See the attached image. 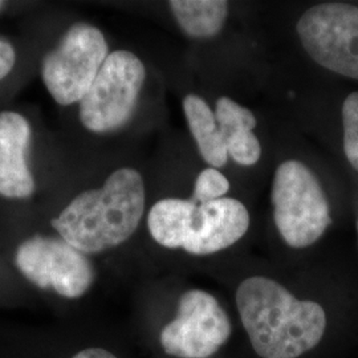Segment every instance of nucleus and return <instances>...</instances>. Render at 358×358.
Segmentation results:
<instances>
[{"label":"nucleus","mask_w":358,"mask_h":358,"mask_svg":"<svg viewBox=\"0 0 358 358\" xmlns=\"http://www.w3.org/2000/svg\"><path fill=\"white\" fill-rule=\"evenodd\" d=\"M236 306L252 348L262 358H297L317 345L327 328L320 304L296 299L268 278L245 279Z\"/></svg>","instance_id":"1"},{"label":"nucleus","mask_w":358,"mask_h":358,"mask_svg":"<svg viewBox=\"0 0 358 358\" xmlns=\"http://www.w3.org/2000/svg\"><path fill=\"white\" fill-rule=\"evenodd\" d=\"M145 201L141 174L121 167L100 189L80 192L52 219V227L81 254H100L125 243L137 231Z\"/></svg>","instance_id":"2"},{"label":"nucleus","mask_w":358,"mask_h":358,"mask_svg":"<svg viewBox=\"0 0 358 358\" xmlns=\"http://www.w3.org/2000/svg\"><path fill=\"white\" fill-rule=\"evenodd\" d=\"M272 203L275 224L284 242L294 248L316 243L332 222L319 179L300 161L291 159L276 169Z\"/></svg>","instance_id":"3"},{"label":"nucleus","mask_w":358,"mask_h":358,"mask_svg":"<svg viewBox=\"0 0 358 358\" xmlns=\"http://www.w3.org/2000/svg\"><path fill=\"white\" fill-rule=\"evenodd\" d=\"M108 56L106 38L97 27H71L41 62V78L52 99L63 106L80 103Z\"/></svg>","instance_id":"4"},{"label":"nucleus","mask_w":358,"mask_h":358,"mask_svg":"<svg viewBox=\"0 0 358 358\" xmlns=\"http://www.w3.org/2000/svg\"><path fill=\"white\" fill-rule=\"evenodd\" d=\"M146 69L138 56L120 50L109 53L88 93L80 101V121L93 133L125 127L138 105Z\"/></svg>","instance_id":"5"},{"label":"nucleus","mask_w":358,"mask_h":358,"mask_svg":"<svg viewBox=\"0 0 358 358\" xmlns=\"http://www.w3.org/2000/svg\"><path fill=\"white\" fill-rule=\"evenodd\" d=\"M296 31L304 50L317 64L358 80L357 6H313L300 17Z\"/></svg>","instance_id":"6"},{"label":"nucleus","mask_w":358,"mask_h":358,"mask_svg":"<svg viewBox=\"0 0 358 358\" xmlns=\"http://www.w3.org/2000/svg\"><path fill=\"white\" fill-rule=\"evenodd\" d=\"M16 267L27 280L41 289L53 291L65 299H78L94 282V268L87 255L62 238L36 235L16 250Z\"/></svg>","instance_id":"7"},{"label":"nucleus","mask_w":358,"mask_h":358,"mask_svg":"<svg viewBox=\"0 0 358 358\" xmlns=\"http://www.w3.org/2000/svg\"><path fill=\"white\" fill-rule=\"evenodd\" d=\"M232 332L230 317L213 294L190 289L180 296L176 319L161 331L167 355L208 358L224 345Z\"/></svg>","instance_id":"8"},{"label":"nucleus","mask_w":358,"mask_h":358,"mask_svg":"<svg viewBox=\"0 0 358 358\" xmlns=\"http://www.w3.org/2000/svg\"><path fill=\"white\" fill-rule=\"evenodd\" d=\"M250 227L247 207L234 198L198 206L182 248L192 255H210L241 241Z\"/></svg>","instance_id":"9"},{"label":"nucleus","mask_w":358,"mask_h":358,"mask_svg":"<svg viewBox=\"0 0 358 358\" xmlns=\"http://www.w3.org/2000/svg\"><path fill=\"white\" fill-rule=\"evenodd\" d=\"M32 129L24 115L0 112V195L26 199L35 192V179L28 165Z\"/></svg>","instance_id":"10"},{"label":"nucleus","mask_w":358,"mask_h":358,"mask_svg":"<svg viewBox=\"0 0 358 358\" xmlns=\"http://www.w3.org/2000/svg\"><path fill=\"white\" fill-rule=\"evenodd\" d=\"M215 117L231 158L243 166L255 165L260 159L262 146L252 133L257 125L254 113L229 97H220Z\"/></svg>","instance_id":"11"},{"label":"nucleus","mask_w":358,"mask_h":358,"mask_svg":"<svg viewBox=\"0 0 358 358\" xmlns=\"http://www.w3.org/2000/svg\"><path fill=\"white\" fill-rule=\"evenodd\" d=\"M183 110L202 158L215 169L224 166L229 159V153L217 127L215 112L211 110L202 97L192 93L185 97Z\"/></svg>","instance_id":"12"},{"label":"nucleus","mask_w":358,"mask_h":358,"mask_svg":"<svg viewBox=\"0 0 358 358\" xmlns=\"http://www.w3.org/2000/svg\"><path fill=\"white\" fill-rule=\"evenodd\" d=\"M196 208L192 199L158 201L148 215V227L154 241L166 248H182Z\"/></svg>","instance_id":"13"},{"label":"nucleus","mask_w":358,"mask_h":358,"mask_svg":"<svg viewBox=\"0 0 358 358\" xmlns=\"http://www.w3.org/2000/svg\"><path fill=\"white\" fill-rule=\"evenodd\" d=\"M169 6L183 32L194 38L217 36L229 15L223 0H173Z\"/></svg>","instance_id":"14"},{"label":"nucleus","mask_w":358,"mask_h":358,"mask_svg":"<svg viewBox=\"0 0 358 358\" xmlns=\"http://www.w3.org/2000/svg\"><path fill=\"white\" fill-rule=\"evenodd\" d=\"M344 152L349 164L358 171V92L350 93L343 103Z\"/></svg>","instance_id":"15"},{"label":"nucleus","mask_w":358,"mask_h":358,"mask_svg":"<svg viewBox=\"0 0 358 358\" xmlns=\"http://www.w3.org/2000/svg\"><path fill=\"white\" fill-rule=\"evenodd\" d=\"M230 190V182L215 167H207L195 180L194 187V202L208 203L224 198Z\"/></svg>","instance_id":"16"},{"label":"nucleus","mask_w":358,"mask_h":358,"mask_svg":"<svg viewBox=\"0 0 358 358\" xmlns=\"http://www.w3.org/2000/svg\"><path fill=\"white\" fill-rule=\"evenodd\" d=\"M15 64L16 51L13 44L8 40L0 38V81L13 72Z\"/></svg>","instance_id":"17"},{"label":"nucleus","mask_w":358,"mask_h":358,"mask_svg":"<svg viewBox=\"0 0 358 358\" xmlns=\"http://www.w3.org/2000/svg\"><path fill=\"white\" fill-rule=\"evenodd\" d=\"M72 358H117L113 353L103 348H88L76 353Z\"/></svg>","instance_id":"18"},{"label":"nucleus","mask_w":358,"mask_h":358,"mask_svg":"<svg viewBox=\"0 0 358 358\" xmlns=\"http://www.w3.org/2000/svg\"><path fill=\"white\" fill-rule=\"evenodd\" d=\"M4 4H6V3H4V1H0V10H1V8H3V7H4Z\"/></svg>","instance_id":"19"},{"label":"nucleus","mask_w":358,"mask_h":358,"mask_svg":"<svg viewBox=\"0 0 358 358\" xmlns=\"http://www.w3.org/2000/svg\"><path fill=\"white\" fill-rule=\"evenodd\" d=\"M357 229H358V223H357Z\"/></svg>","instance_id":"20"}]
</instances>
